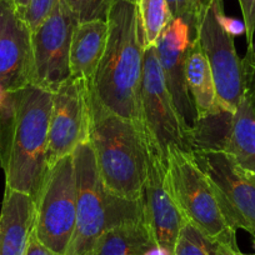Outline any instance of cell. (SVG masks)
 <instances>
[{
    "label": "cell",
    "mask_w": 255,
    "mask_h": 255,
    "mask_svg": "<svg viewBox=\"0 0 255 255\" xmlns=\"http://www.w3.org/2000/svg\"><path fill=\"white\" fill-rule=\"evenodd\" d=\"M193 39L194 35L185 21L171 19L154 45L169 93L190 130L198 123L185 78L186 55Z\"/></svg>",
    "instance_id": "14"
},
{
    "label": "cell",
    "mask_w": 255,
    "mask_h": 255,
    "mask_svg": "<svg viewBox=\"0 0 255 255\" xmlns=\"http://www.w3.org/2000/svg\"><path fill=\"white\" fill-rule=\"evenodd\" d=\"M90 82L70 77L53 93L48 143V168L89 141Z\"/></svg>",
    "instance_id": "11"
},
{
    "label": "cell",
    "mask_w": 255,
    "mask_h": 255,
    "mask_svg": "<svg viewBox=\"0 0 255 255\" xmlns=\"http://www.w3.org/2000/svg\"><path fill=\"white\" fill-rule=\"evenodd\" d=\"M174 255H243V252L204 234L184 219L174 248Z\"/></svg>",
    "instance_id": "20"
},
{
    "label": "cell",
    "mask_w": 255,
    "mask_h": 255,
    "mask_svg": "<svg viewBox=\"0 0 255 255\" xmlns=\"http://www.w3.org/2000/svg\"><path fill=\"white\" fill-rule=\"evenodd\" d=\"M139 18L144 33V45L154 46L171 20L166 0H136Z\"/></svg>",
    "instance_id": "21"
},
{
    "label": "cell",
    "mask_w": 255,
    "mask_h": 255,
    "mask_svg": "<svg viewBox=\"0 0 255 255\" xmlns=\"http://www.w3.org/2000/svg\"><path fill=\"white\" fill-rule=\"evenodd\" d=\"M78 24L107 20L113 0H64Z\"/></svg>",
    "instance_id": "22"
},
{
    "label": "cell",
    "mask_w": 255,
    "mask_h": 255,
    "mask_svg": "<svg viewBox=\"0 0 255 255\" xmlns=\"http://www.w3.org/2000/svg\"><path fill=\"white\" fill-rule=\"evenodd\" d=\"M77 173V222L65 255H89L99 238L125 223L143 219V202L112 194L103 184L89 141L73 153Z\"/></svg>",
    "instance_id": "4"
},
{
    "label": "cell",
    "mask_w": 255,
    "mask_h": 255,
    "mask_svg": "<svg viewBox=\"0 0 255 255\" xmlns=\"http://www.w3.org/2000/svg\"><path fill=\"white\" fill-rule=\"evenodd\" d=\"M77 25L64 0H59L48 18L31 31V85L54 93L72 77L70 44Z\"/></svg>",
    "instance_id": "9"
},
{
    "label": "cell",
    "mask_w": 255,
    "mask_h": 255,
    "mask_svg": "<svg viewBox=\"0 0 255 255\" xmlns=\"http://www.w3.org/2000/svg\"><path fill=\"white\" fill-rule=\"evenodd\" d=\"M253 248H254V250H255V238L253 239ZM243 255H255V253H252V254H247V253H243Z\"/></svg>",
    "instance_id": "31"
},
{
    "label": "cell",
    "mask_w": 255,
    "mask_h": 255,
    "mask_svg": "<svg viewBox=\"0 0 255 255\" xmlns=\"http://www.w3.org/2000/svg\"><path fill=\"white\" fill-rule=\"evenodd\" d=\"M222 150L239 168L255 175V103L247 95L232 114Z\"/></svg>",
    "instance_id": "17"
},
{
    "label": "cell",
    "mask_w": 255,
    "mask_h": 255,
    "mask_svg": "<svg viewBox=\"0 0 255 255\" xmlns=\"http://www.w3.org/2000/svg\"><path fill=\"white\" fill-rule=\"evenodd\" d=\"M25 255H56V254L38 239V237H36L35 233H34L33 230L30 234V238H29Z\"/></svg>",
    "instance_id": "28"
},
{
    "label": "cell",
    "mask_w": 255,
    "mask_h": 255,
    "mask_svg": "<svg viewBox=\"0 0 255 255\" xmlns=\"http://www.w3.org/2000/svg\"><path fill=\"white\" fill-rule=\"evenodd\" d=\"M205 1H207V3H210V4H212L213 1H214V0H205Z\"/></svg>",
    "instance_id": "33"
},
{
    "label": "cell",
    "mask_w": 255,
    "mask_h": 255,
    "mask_svg": "<svg viewBox=\"0 0 255 255\" xmlns=\"http://www.w3.org/2000/svg\"><path fill=\"white\" fill-rule=\"evenodd\" d=\"M243 14V21L245 24V36L247 45L254 44L255 35V0H238Z\"/></svg>",
    "instance_id": "27"
},
{
    "label": "cell",
    "mask_w": 255,
    "mask_h": 255,
    "mask_svg": "<svg viewBox=\"0 0 255 255\" xmlns=\"http://www.w3.org/2000/svg\"><path fill=\"white\" fill-rule=\"evenodd\" d=\"M253 51L255 53V44H253Z\"/></svg>",
    "instance_id": "34"
},
{
    "label": "cell",
    "mask_w": 255,
    "mask_h": 255,
    "mask_svg": "<svg viewBox=\"0 0 255 255\" xmlns=\"http://www.w3.org/2000/svg\"><path fill=\"white\" fill-rule=\"evenodd\" d=\"M29 1H30V0H13V3L15 4V6L18 8V10L20 11L21 14H24V11H25L26 6H28Z\"/></svg>",
    "instance_id": "29"
},
{
    "label": "cell",
    "mask_w": 255,
    "mask_h": 255,
    "mask_svg": "<svg viewBox=\"0 0 255 255\" xmlns=\"http://www.w3.org/2000/svg\"><path fill=\"white\" fill-rule=\"evenodd\" d=\"M185 78L198 120L222 110L218 105L217 90L209 61L195 36L186 55Z\"/></svg>",
    "instance_id": "18"
},
{
    "label": "cell",
    "mask_w": 255,
    "mask_h": 255,
    "mask_svg": "<svg viewBox=\"0 0 255 255\" xmlns=\"http://www.w3.org/2000/svg\"><path fill=\"white\" fill-rule=\"evenodd\" d=\"M141 124L164 160L171 148L193 151L190 128L181 118L169 93L155 46H148L144 51Z\"/></svg>",
    "instance_id": "7"
},
{
    "label": "cell",
    "mask_w": 255,
    "mask_h": 255,
    "mask_svg": "<svg viewBox=\"0 0 255 255\" xmlns=\"http://www.w3.org/2000/svg\"><path fill=\"white\" fill-rule=\"evenodd\" d=\"M129 1H133V3H136V0H129Z\"/></svg>",
    "instance_id": "35"
},
{
    "label": "cell",
    "mask_w": 255,
    "mask_h": 255,
    "mask_svg": "<svg viewBox=\"0 0 255 255\" xmlns=\"http://www.w3.org/2000/svg\"><path fill=\"white\" fill-rule=\"evenodd\" d=\"M243 80H244V95L255 103V53L253 45L247 49V54L242 59Z\"/></svg>",
    "instance_id": "25"
},
{
    "label": "cell",
    "mask_w": 255,
    "mask_h": 255,
    "mask_svg": "<svg viewBox=\"0 0 255 255\" xmlns=\"http://www.w3.org/2000/svg\"><path fill=\"white\" fill-rule=\"evenodd\" d=\"M195 38L209 61L218 105L222 110L233 114L244 95L243 65L235 49L234 36L228 34L218 21L215 0L200 14Z\"/></svg>",
    "instance_id": "10"
},
{
    "label": "cell",
    "mask_w": 255,
    "mask_h": 255,
    "mask_svg": "<svg viewBox=\"0 0 255 255\" xmlns=\"http://www.w3.org/2000/svg\"><path fill=\"white\" fill-rule=\"evenodd\" d=\"M6 95H8V93H6L5 90H4L3 88H1V85H0V108L3 107L4 103H5Z\"/></svg>",
    "instance_id": "30"
},
{
    "label": "cell",
    "mask_w": 255,
    "mask_h": 255,
    "mask_svg": "<svg viewBox=\"0 0 255 255\" xmlns=\"http://www.w3.org/2000/svg\"><path fill=\"white\" fill-rule=\"evenodd\" d=\"M155 245L158 244L143 218L108 230L89 255H148Z\"/></svg>",
    "instance_id": "19"
},
{
    "label": "cell",
    "mask_w": 255,
    "mask_h": 255,
    "mask_svg": "<svg viewBox=\"0 0 255 255\" xmlns=\"http://www.w3.org/2000/svg\"><path fill=\"white\" fill-rule=\"evenodd\" d=\"M59 0H30L23 16L31 31L35 30L46 18Z\"/></svg>",
    "instance_id": "24"
},
{
    "label": "cell",
    "mask_w": 255,
    "mask_h": 255,
    "mask_svg": "<svg viewBox=\"0 0 255 255\" xmlns=\"http://www.w3.org/2000/svg\"><path fill=\"white\" fill-rule=\"evenodd\" d=\"M165 165L169 191L184 219L204 234L239 249L237 230L228 223L214 188L193 153L169 149Z\"/></svg>",
    "instance_id": "5"
},
{
    "label": "cell",
    "mask_w": 255,
    "mask_h": 255,
    "mask_svg": "<svg viewBox=\"0 0 255 255\" xmlns=\"http://www.w3.org/2000/svg\"><path fill=\"white\" fill-rule=\"evenodd\" d=\"M146 141L149 149V168L141 197L143 218L156 244L174 255V248L184 218L169 191L165 160L161 158L160 153L148 136Z\"/></svg>",
    "instance_id": "12"
},
{
    "label": "cell",
    "mask_w": 255,
    "mask_h": 255,
    "mask_svg": "<svg viewBox=\"0 0 255 255\" xmlns=\"http://www.w3.org/2000/svg\"><path fill=\"white\" fill-rule=\"evenodd\" d=\"M107 23V46L90 82V95L108 112L141 124L145 45L136 3L113 0Z\"/></svg>",
    "instance_id": "2"
},
{
    "label": "cell",
    "mask_w": 255,
    "mask_h": 255,
    "mask_svg": "<svg viewBox=\"0 0 255 255\" xmlns=\"http://www.w3.org/2000/svg\"><path fill=\"white\" fill-rule=\"evenodd\" d=\"M31 30L13 0H0V85L13 93L30 84Z\"/></svg>",
    "instance_id": "13"
},
{
    "label": "cell",
    "mask_w": 255,
    "mask_h": 255,
    "mask_svg": "<svg viewBox=\"0 0 255 255\" xmlns=\"http://www.w3.org/2000/svg\"><path fill=\"white\" fill-rule=\"evenodd\" d=\"M191 153L212 183L230 227L255 238L254 174L239 168L222 149H199Z\"/></svg>",
    "instance_id": "8"
},
{
    "label": "cell",
    "mask_w": 255,
    "mask_h": 255,
    "mask_svg": "<svg viewBox=\"0 0 255 255\" xmlns=\"http://www.w3.org/2000/svg\"><path fill=\"white\" fill-rule=\"evenodd\" d=\"M77 173L73 154L50 166L35 199L34 233L56 255H65L77 222Z\"/></svg>",
    "instance_id": "6"
},
{
    "label": "cell",
    "mask_w": 255,
    "mask_h": 255,
    "mask_svg": "<svg viewBox=\"0 0 255 255\" xmlns=\"http://www.w3.org/2000/svg\"><path fill=\"white\" fill-rule=\"evenodd\" d=\"M108 40L107 20L80 23L75 26L70 44V74L92 82Z\"/></svg>",
    "instance_id": "16"
},
{
    "label": "cell",
    "mask_w": 255,
    "mask_h": 255,
    "mask_svg": "<svg viewBox=\"0 0 255 255\" xmlns=\"http://www.w3.org/2000/svg\"><path fill=\"white\" fill-rule=\"evenodd\" d=\"M168 8L170 10L171 18L181 19L191 29V33L195 36L198 19L200 14L210 5L205 0H166Z\"/></svg>",
    "instance_id": "23"
},
{
    "label": "cell",
    "mask_w": 255,
    "mask_h": 255,
    "mask_svg": "<svg viewBox=\"0 0 255 255\" xmlns=\"http://www.w3.org/2000/svg\"><path fill=\"white\" fill-rule=\"evenodd\" d=\"M89 143L105 188L123 199L141 200L149 168L143 125L108 112L90 95Z\"/></svg>",
    "instance_id": "3"
},
{
    "label": "cell",
    "mask_w": 255,
    "mask_h": 255,
    "mask_svg": "<svg viewBox=\"0 0 255 255\" xmlns=\"http://www.w3.org/2000/svg\"><path fill=\"white\" fill-rule=\"evenodd\" d=\"M53 93L29 84L8 93L0 108V149L5 188L35 202L48 173Z\"/></svg>",
    "instance_id": "1"
},
{
    "label": "cell",
    "mask_w": 255,
    "mask_h": 255,
    "mask_svg": "<svg viewBox=\"0 0 255 255\" xmlns=\"http://www.w3.org/2000/svg\"><path fill=\"white\" fill-rule=\"evenodd\" d=\"M0 168H1V149H0Z\"/></svg>",
    "instance_id": "32"
},
{
    "label": "cell",
    "mask_w": 255,
    "mask_h": 255,
    "mask_svg": "<svg viewBox=\"0 0 255 255\" xmlns=\"http://www.w3.org/2000/svg\"><path fill=\"white\" fill-rule=\"evenodd\" d=\"M35 220V202L5 188L0 210V255H25Z\"/></svg>",
    "instance_id": "15"
},
{
    "label": "cell",
    "mask_w": 255,
    "mask_h": 255,
    "mask_svg": "<svg viewBox=\"0 0 255 255\" xmlns=\"http://www.w3.org/2000/svg\"><path fill=\"white\" fill-rule=\"evenodd\" d=\"M224 0H215V11H217V18L220 25L223 26L228 34L232 36H239L245 34V24L244 21L238 20L235 18L227 16L224 13Z\"/></svg>",
    "instance_id": "26"
}]
</instances>
